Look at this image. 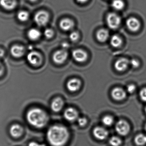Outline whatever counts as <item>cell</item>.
Listing matches in <instances>:
<instances>
[{
	"instance_id": "19",
	"label": "cell",
	"mask_w": 146,
	"mask_h": 146,
	"mask_svg": "<svg viewBox=\"0 0 146 146\" xmlns=\"http://www.w3.org/2000/svg\"><path fill=\"white\" fill-rule=\"evenodd\" d=\"M63 105L64 102L61 98H56L51 103V108L55 112H59L62 109Z\"/></svg>"
},
{
	"instance_id": "7",
	"label": "cell",
	"mask_w": 146,
	"mask_h": 146,
	"mask_svg": "<svg viewBox=\"0 0 146 146\" xmlns=\"http://www.w3.org/2000/svg\"><path fill=\"white\" fill-rule=\"evenodd\" d=\"M68 57V53L64 49L56 51L53 56V60L57 64L63 63Z\"/></svg>"
},
{
	"instance_id": "22",
	"label": "cell",
	"mask_w": 146,
	"mask_h": 146,
	"mask_svg": "<svg viewBox=\"0 0 146 146\" xmlns=\"http://www.w3.org/2000/svg\"><path fill=\"white\" fill-rule=\"evenodd\" d=\"M30 18V14L25 10L19 11L17 14V18L21 22H26Z\"/></svg>"
},
{
	"instance_id": "17",
	"label": "cell",
	"mask_w": 146,
	"mask_h": 146,
	"mask_svg": "<svg viewBox=\"0 0 146 146\" xmlns=\"http://www.w3.org/2000/svg\"><path fill=\"white\" fill-rule=\"evenodd\" d=\"M59 26L62 30L67 31H70L73 28L74 23L72 20L66 18L63 19L60 21Z\"/></svg>"
},
{
	"instance_id": "11",
	"label": "cell",
	"mask_w": 146,
	"mask_h": 146,
	"mask_svg": "<svg viewBox=\"0 0 146 146\" xmlns=\"http://www.w3.org/2000/svg\"><path fill=\"white\" fill-rule=\"evenodd\" d=\"M93 134L95 138L98 139L103 140L107 138L109 133L108 131L104 128L97 127L93 129Z\"/></svg>"
},
{
	"instance_id": "14",
	"label": "cell",
	"mask_w": 146,
	"mask_h": 146,
	"mask_svg": "<svg viewBox=\"0 0 146 146\" xmlns=\"http://www.w3.org/2000/svg\"><path fill=\"white\" fill-rule=\"evenodd\" d=\"M64 118L69 121H73L78 118V113L77 111L73 108L67 109L64 112Z\"/></svg>"
},
{
	"instance_id": "27",
	"label": "cell",
	"mask_w": 146,
	"mask_h": 146,
	"mask_svg": "<svg viewBox=\"0 0 146 146\" xmlns=\"http://www.w3.org/2000/svg\"><path fill=\"white\" fill-rule=\"evenodd\" d=\"M102 123L106 126H111L114 123V119L112 117L109 115L105 116L102 119Z\"/></svg>"
},
{
	"instance_id": "30",
	"label": "cell",
	"mask_w": 146,
	"mask_h": 146,
	"mask_svg": "<svg viewBox=\"0 0 146 146\" xmlns=\"http://www.w3.org/2000/svg\"><path fill=\"white\" fill-rule=\"evenodd\" d=\"M129 64L133 68H137L139 66L140 63L139 61L135 59H133L129 61Z\"/></svg>"
},
{
	"instance_id": "21",
	"label": "cell",
	"mask_w": 146,
	"mask_h": 146,
	"mask_svg": "<svg viewBox=\"0 0 146 146\" xmlns=\"http://www.w3.org/2000/svg\"><path fill=\"white\" fill-rule=\"evenodd\" d=\"M109 31L105 29H101L97 33V38L99 42H103L109 38Z\"/></svg>"
},
{
	"instance_id": "20",
	"label": "cell",
	"mask_w": 146,
	"mask_h": 146,
	"mask_svg": "<svg viewBox=\"0 0 146 146\" xmlns=\"http://www.w3.org/2000/svg\"><path fill=\"white\" fill-rule=\"evenodd\" d=\"M27 36L32 41H36L39 39L41 36V32L36 28H31L27 32Z\"/></svg>"
},
{
	"instance_id": "35",
	"label": "cell",
	"mask_w": 146,
	"mask_h": 146,
	"mask_svg": "<svg viewBox=\"0 0 146 146\" xmlns=\"http://www.w3.org/2000/svg\"><path fill=\"white\" fill-rule=\"evenodd\" d=\"M62 47L63 49L66 50V49L69 48V44L67 42H63L62 44Z\"/></svg>"
},
{
	"instance_id": "10",
	"label": "cell",
	"mask_w": 146,
	"mask_h": 146,
	"mask_svg": "<svg viewBox=\"0 0 146 146\" xmlns=\"http://www.w3.org/2000/svg\"><path fill=\"white\" fill-rule=\"evenodd\" d=\"M17 0H0V7L4 10L10 11L16 8Z\"/></svg>"
},
{
	"instance_id": "26",
	"label": "cell",
	"mask_w": 146,
	"mask_h": 146,
	"mask_svg": "<svg viewBox=\"0 0 146 146\" xmlns=\"http://www.w3.org/2000/svg\"><path fill=\"white\" fill-rule=\"evenodd\" d=\"M121 143V140L117 136L111 137L109 140V143L112 146H119Z\"/></svg>"
},
{
	"instance_id": "5",
	"label": "cell",
	"mask_w": 146,
	"mask_h": 146,
	"mask_svg": "<svg viewBox=\"0 0 146 146\" xmlns=\"http://www.w3.org/2000/svg\"><path fill=\"white\" fill-rule=\"evenodd\" d=\"M27 60L31 65L33 66H39L43 60L42 56L37 51H31L27 56Z\"/></svg>"
},
{
	"instance_id": "39",
	"label": "cell",
	"mask_w": 146,
	"mask_h": 146,
	"mask_svg": "<svg viewBox=\"0 0 146 146\" xmlns=\"http://www.w3.org/2000/svg\"><path fill=\"white\" fill-rule=\"evenodd\" d=\"M29 1L31 2L32 3H35L37 1L39 0H28Z\"/></svg>"
},
{
	"instance_id": "31",
	"label": "cell",
	"mask_w": 146,
	"mask_h": 146,
	"mask_svg": "<svg viewBox=\"0 0 146 146\" xmlns=\"http://www.w3.org/2000/svg\"><path fill=\"white\" fill-rule=\"evenodd\" d=\"M140 97L142 101L146 102V88L141 89L140 92Z\"/></svg>"
},
{
	"instance_id": "24",
	"label": "cell",
	"mask_w": 146,
	"mask_h": 146,
	"mask_svg": "<svg viewBox=\"0 0 146 146\" xmlns=\"http://www.w3.org/2000/svg\"><path fill=\"white\" fill-rule=\"evenodd\" d=\"M135 142L138 146L145 145L146 144V136L142 134L138 135L135 139Z\"/></svg>"
},
{
	"instance_id": "33",
	"label": "cell",
	"mask_w": 146,
	"mask_h": 146,
	"mask_svg": "<svg viewBox=\"0 0 146 146\" xmlns=\"http://www.w3.org/2000/svg\"><path fill=\"white\" fill-rule=\"evenodd\" d=\"M136 90V87L133 84H130L127 87V91L129 94H132Z\"/></svg>"
},
{
	"instance_id": "32",
	"label": "cell",
	"mask_w": 146,
	"mask_h": 146,
	"mask_svg": "<svg viewBox=\"0 0 146 146\" xmlns=\"http://www.w3.org/2000/svg\"><path fill=\"white\" fill-rule=\"evenodd\" d=\"M78 124L81 127H84L86 124L87 123V120L85 117H80L77 120Z\"/></svg>"
},
{
	"instance_id": "29",
	"label": "cell",
	"mask_w": 146,
	"mask_h": 146,
	"mask_svg": "<svg viewBox=\"0 0 146 146\" xmlns=\"http://www.w3.org/2000/svg\"><path fill=\"white\" fill-rule=\"evenodd\" d=\"M69 39L72 42H76L79 39V35L77 32H72L69 35Z\"/></svg>"
},
{
	"instance_id": "4",
	"label": "cell",
	"mask_w": 146,
	"mask_h": 146,
	"mask_svg": "<svg viewBox=\"0 0 146 146\" xmlns=\"http://www.w3.org/2000/svg\"><path fill=\"white\" fill-rule=\"evenodd\" d=\"M106 22L109 27L111 29H116L121 25V17L115 13H110L106 18Z\"/></svg>"
},
{
	"instance_id": "12",
	"label": "cell",
	"mask_w": 146,
	"mask_h": 146,
	"mask_svg": "<svg viewBox=\"0 0 146 146\" xmlns=\"http://www.w3.org/2000/svg\"><path fill=\"white\" fill-rule=\"evenodd\" d=\"M81 86V82L79 79L73 78L69 80L67 84V87L69 91L75 92L79 90Z\"/></svg>"
},
{
	"instance_id": "9",
	"label": "cell",
	"mask_w": 146,
	"mask_h": 146,
	"mask_svg": "<svg viewBox=\"0 0 146 146\" xmlns=\"http://www.w3.org/2000/svg\"><path fill=\"white\" fill-rule=\"evenodd\" d=\"M127 27L131 31L136 32L139 30L141 23L139 21L134 17L129 18L126 21Z\"/></svg>"
},
{
	"instance_id": "8",
	"label": "cell",
	"mask_w": 146,
	"mask_h": 146,
	"mask_svg": "<svg viewBox=\"0 0 146 146\" xmlns=\"http://www.w3.org/2000/svg\"><path fill=\"white\" fill-rule=\"evenodd\" d=\"M73 58L78 62H83L87 60L88 55L87 53L81 49L75 50L72 53Z\"/></svg>"
},
{
	"instance_id": "37",
	"label": "cell",
	"mask_w": 146,
	"mask_h": 146,
	"mask_svg": "<svg viewBox=\"0 0 146 146\" xmlns=\"http://www.w3.org/2000/svg\"><path fill=\"white\" fill-rule=\"evenodd\" d=\"M4 55V51L3 50L0 49V58L3 57Z\"/></svg>"
},
{
	"instance_id": "38",
	"label": "cell",
	"mask_w": 146,
	"mask_h": 146,
	"mask_svg": "<svg viewBox=\"0 0 146 146\" xmlns=\"http://www.w3.org/2000/svg\"><path fill=\"white\" fill-rule=\"evenodd\" d=\"M88 0H77V1L80 3H83L86 2Z\"/></svg>"
},
{
	"instance_id": "28",
	"label": "cell",
	"mask_w": 146,
	"mask_h": 146,
	"mask_svg": "<svg viewBox=\"0 0 146 146\" xmlns=\"http://www.w3.org/2000/svg\"><path fill=\"white\" fill-rule=\"evenodd\" d=\"M54 31L51 28H46L44 32V35L47 38H50L54 36Z\"/></svg>"
},
{
	"instance_id": "13",
	"label": "cell",
	"mask_w": 146,
	"mask_h": 146,
	"mask_svg": "<svg viewBox=\"0 0 146 146\" xmlns=\"http://www.w3.org/2000/svg\"><path fill=\"white\" fill-rule=\"evenodd\" d=\"M129 65V61L126 58H121L115 63V68L118 72H123Z\"/></svg>"
},
{
	"instance_id": "16",
	"label": "cell",
	"mask_w": 146,
	"mask_h": 146,
	"mask_svg": "<svg viewBox=\"0 0 146 146\" xmlns=\"http://www.w3.org/2000/svg\"><path fill=\"white\" fill-rule=\"evenodd\" d=\"M11 54L15 58H20L23 56L25 53V48L21 45H15L10 49Z\"/></svg>"
},
{
	"instance_id": "2",
	"label": "cell",
	"mask_w": 146,
	"mask_h": 146,
	"mask_svg": "<svg viewBox=\"0 0 146 146\" xmlns=\"http://www.w3.org/2000/svg\"><path fill=\"white\" fill-rule=\"evenodd\" d=\"M27 120L33 127L41 128L45 127L48 122L47 114L42 109L33 108L27 111Z\"/></svg>"
},
{
	"instance_id": "40",
	"label": "cell",
	"mask_w": 146,
	"mask_h": 146,
	"mask_svg": "<svg viewBox=\"0 0 146 146\" xmlns=\"http://www.w3.org/2000/svg\"><path fill=\"white\" fill-rule=\"evenodd\" d=\"M145 130L146 132V123L145 125Z\"/></svg>"
},
{
	"instance_id": "18",
	"label": "cell",
	"mask_w": 146,
	"mask_h": 146,
	"mask_svg": "<svg viewBox=\"0 0 146 146\" xmlns=\"http://www.w3.org/2000/svg\"><path fill=\"white\" fill-rule=\"evenodd\" d=\"M23 129L22 127L19 124H15L12 125L9 129L10 135L14 138H18L23 133Z\"/></svg>"
},
{
	"instance_id": "1",
	"label": "cell",
	"mask_w": 146,
	"mask_h": 146,
	"mask_svg": "<svg viewBox=\"0 0 146 146\" xmlns=\"http://www.w3.org/2000/svg\"><path fill=\"white\" fill-rule=\"evenodd\" d=\"M69 133L66 127L61 125L51 126L48 129L47 138L52 146H63L68 140Z\"/></svg>"
},
{
	"instance_id": "23",
	"label": "cell",
	"mask_w": 146,
	"mask_h": 146,
	"mask_svg": "<svg viewBox=\"0 0 146 146\" xmlns=\"http://www.w3.org/2000/svg\"><path fill=\"white\" fill-rule=\"evenodd\" d=\"M122 42V39L118 35H114L111 38V44L114 48H119L121 45Z\"/></svg>"
},
{
	"instance_id": "36",
	"label": "cell",
	"mask_w": 146,
	"mask_h": 146,
	"mask_svg": "<svg viewBox=\"0 0 146 146\" xmlns=\"http://www.w3.org/2000/svg\"><path fill=\"white\" fill-rule=\"evenodd\" d=\"M4 72V68L2 63L0 62V76H1Z\"/></svg>"
},
{
	"instance_id": "34",
	"label": "cell",
	"mask_w": 146,
	"mask_h": 146,
	"mask_svg": "<svg viewBox=\"0 0 146 146\" xmlns=\"http://www.w3.org/2000/svg\"><path fill=\"white\" fill-rule=\"evenodd\" d=\"M28 146H46L44 144H39L36 142H30L28 145Z\"/></svg>"
},
{
	"instance_id": "41",
	"label": "cell",
	"mask_w": 146,
	"mask_h": 146,
	"mask_svg": "<svg viewBox=\"0 0 146 146\" xmlns=\"http://www.w3.org/2000/svg\"><path fill=\"white\" fill-rule=\"evenodd\" d=\"M145 111L146 113V106L145 107Z\"/></svg>"
},
{
	"instance_id": "6",
	"label": "cell",
	"mask_w": 146,
	"mask_h": 146,
	"mask_svg": "<svg viewBox=\"0 0 146 146\" xmlns=\"http://www.w3.org/2000/svg\"><path fill=\"white\" fill-rule=\"evenodd\" d=\"M115 129L118 134L122 136H125L129 132L130 127L126 121L120 120L116 124Z\"/></svg>"
},
{
	"instance_id": "15",
	"label": "cell",
	"mask_w": 146,
	"mask_h": 146,
	"mask_svg": "<svg viewBox=\"0 0 146 146\" xmlns=\"http://www.w3.org/2000/svg\"><path fill=\"white\" fill-rule=\"evenodd\" d=\"M111 96L115 100H122L126 97V92L123 89L117 87L114 88L111 92Z\"/></svg>"
},
{
	"instance_id": "25",
	"label": "cell",
	"mask_w": 146,
	"mask_h": 146,
	"mask_svg": "<svg viewBox=\"0 0 146 146\" xmlns=\"http://www.w3.org/2000/svg\"><path fill=\"white\" fill-rule=\"evenodd\" d=\"M112 7L117 10L123 9L124 7V3L123 0H113L111 3Z\"/></svg>"
},
{
	"instance_id": "3",
	"label": "cell",
	"mask_w": 146,
	"mask_h": 146,
	"mask_svg": "<svg viewBox=\"0 0 146 146\" xmlns=\"http://www.w3.org/2000/svg\"><path fill=\"white\" fill-rule=\"evenodd\" d=\"M33 19L37 25L39 27L45 26L49 21V13L45 10H39L34 15Z\"/></svg>"
}]
</instances>
